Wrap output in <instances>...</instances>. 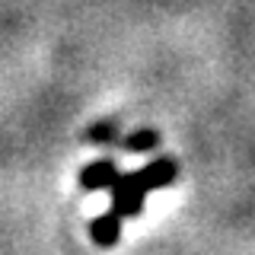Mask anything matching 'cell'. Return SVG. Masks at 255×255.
Masks as SVG:
<instances>
[{
    "mask_svg": "<svg viewBox=\"0 0 255 255\" xmlns=\"http://www.w3.org/2000/svg\"><path fill=\"white\" fill-rule=\"evenodd\" d=\"M112 191V211L118 214V217H137V214L143 211V198H147V191L140 188L137 175L134 172H118L115 182L109 185Z\"/></svg>",
    "mask_w": 255,
    "mask_h": 255,
    "instance_id": "cell-1",
    "label": "cell"
},
{
    "mask_svg": "<svg viewBox=\"0 0 255 255\" xmlns=\"http://www.w3.org/2000/svg\"><path fill=\"white\" fill-rule=\"evenodd\" d=\"M134 175H137L143 191H159V188H169L172 182L179 179V163H175L172 156H156V159H150L143 169H137Z\"/></svg>",
    "mask_w": 255,
    "mask_h": 255,
    "instance_id": "cell-2",
    "label": "cell"
},
{
    "mask_svg": "<svg viewBox=\"0 0 255 255\" xmlns=\"http://www.w3.org/2000/svg\"><path fill=\"white\" fill-rule=\"evenodd\" d=\"M90 236H93V243L99 246V249H112V246L122 239V217H118L115 211L93 217V223H90Z\"/></svg>",
    "mask_w": 255,
    "mask_h": 255,
    "instance_id": "cell-3",
    "label": "cell"
},
{
    "mask_svg": "<svg viewBox=\"0 0 255 255\" xmlns=\"http://www.w3.org/2000/svg\"><path fill=\"white\" fill-rule=\"evenodd\" d=\"M115 175H118V166L112 163V159H96V163L83 166L80 185H83L86 191H102V188H109L112 182H115Z\"/></svg>",
    "mask_w": 255,
    "mask_h": 255,
    "instance_id": "cell-4",
    "label": "cell"
},
{
    "mask_svg": "<svg viewBox=\"0 0 255 255\" xmlns=\"http://www.w3.org/2000/svg\"><path fill=\"white\" fill-rule=\"evenodd\" d=\"M122 147L128 150V153H147V150L159 147V134H156V131H150V128H143V131L128 134V137L122 140Z\"/></svg>",
    "mask_w": 255,
    "mask_h": 255,
    "instance_id": "cell-5",
    "label": "cell"
},
{
    "mask_svg": "<svg viewBox=\"0 0 255 255\" xmlns=\"http://www.w3.org/2000/svg\"><path fill=\"white\" fill-rule=\"evenodd\" d=\"M115 118H106V122H96L90 131H86V140L90 143H112L115 140Z\"/></svg>",
    "mask_w": 255,
    "mask_h": 255,
    "instance_id": "cell-6",
    "label": "cell"
}]
</instances>
